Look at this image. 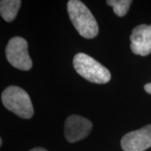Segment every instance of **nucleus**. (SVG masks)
Here are the masks:
<instances>
[{"instance_id":"nucleus-1","label":"nucleus","mask_w":151,"mask_h":151,"mask_svg":"<svg viewBox=\"0 0 151 151\" xmlns=\"http://www.w3.org/2000/svg\"><path fill=\"white\" fill-rule=\"evenodd\" d=\"M67 12L70 21L80 35L86 39H93L97 36L99 31L97 20L81 1H68Z\"/></svg>"},{"instance_id":"nucleus-2","label":"nucleus","mask_w":151,"mask_h":151,"mask_svg":"<svg viewBox=\"0 0 151 151\" xmlns=\"http://www.w3.org/2000/svg\"><path fill=\"white\" fill-rule=\"evenodd\" d=\"M76 71L86 80L96 84H104L110 81V71L97 60L85 53H78L73 58Z\"/></svg>"},{"instance_id":"nucleus-3","label":"nucleus","mask_w":151,"mask_h":151,"mask_svg":"<svg viewBox=\"0 0 151 151\" xmlns=\"http://www.w3.org/2000/svg\"><path fill=\"white\" fill-rule=\"evenodd\" d=\"M2 103L10 112L22 119H31L34 115V108L30 97L21 87L10 86L2 92Z\"/></svg>"},{"instance_id":"nucleus-4","label":"nucleus","mask_w":151,"mask_h":151,"mask_svg":"<svg viewBox=\"0 0 151 151\" xmlns=\"http://www.w3.org/2000/svg\"><path fill=\"white\" fill-rule=\"evenodd\" d=\"M6 57L11 65L21 70L31 69L32 60L28 53V43L25 39L15 36L11 38L6 46Z\"/></svg>"},{"instance_id":"nucleus-5","label":"nucleus","mask_w":151,"mask_h":151,"mask_svg":"<svg viewBox=\"0 0 151 151\" xmlns=\"http://www.w3.org/2000/svg\"><path fill=\"white\" fill-rule=\"evenodd\" d=\"M92 128V124L90 120L79 115H70L65 122V139L70 143L81 140L89 135Z\"/></svg>"},{"instance_id":"nucleus-6","label":"nucleus","mask_w":151,"mask_h":151,"mask_svg":"<svg viewBox=\"0 0 151 151\" xmlns=\"http://www.w3.org/2000/svg\"><path fill=\"white\" fill-rule=\"evenodd\" d=\"M124 151H145L151 147V124L125 134L121 139Z\"/></svg>"},{"instance_id":"nucleus-7","label":"nucleus","mask_w":151,"mask_h":151,"mask_svg":"<svg viewBox=\"0 0 151 151\" xmlns=\"http://www.w3.org/2000/svg\"><path fill=\"white\" fill-rule=\"evenodd\" d=\"M130 48L133 53L145 56L151 53V24L135 27L130 35Z\"/></svg>"},{"instance_id":"nucleus-8","label":"nucleus","mask_w":151,"mask_h":151,"mask_svg":"<svg viewBox=\"0 0 151 151\" xmlns=\"http://www.w3.org/2000/svg\"><path fill=\"white\" fill-rule=\"evenodd\" d=\"M21 6L20 0H2L0 2V14L7 22L13 21Z\"/></svg>"},{"instance_id":"nucleus-9","label":"nucleus","mask_w":151,"mask_h":151,"mask_svg":"<svg viewBox=\"0 0 151 151\" xmlns=\"http://www.w3.org/2000/svg\"><path fill=\"white\" fill-rule=\"evenodd\" d=\"M107 4L113 8V11L119 17L124 16L129 9L132 4L130 0H108Z\"/></svg>"},{"instance_id":"nucleus-10","label":"nucleus","mask_w":151,"mask_h":151,"mask_svg":"<svg viewBox=\"0 0 151 151\" xmlns=\"http://www.w3.org/2000/svg\"><path fill=\"white\" fill-rule=\"evenodd\" d=\"M145 90L147 93L149 94H151V82L150 83H147L145 85Z\"/></svg>"},{"instance_id":"nucleus-11","label":"nucleus","mask_w":151,"mask_h":151,"mask_svg":"<svg viewBox=\"0 0 151 151\" xmlns=\"http://www.w3.org/2000/svg\"><path fill=\"white\" fill-rule=\"evenodd\" d=\"M29 151H47L45 149H44V148H41V147H37V148H35V149H33Z\"/></svg>"},{"instance_id":"nucleus-12","label":"nucleus","mask_w":151,"mask_h":151,"mask_svg":"<svg viewBox=\"0 0 151 151\" xmlns=\"http://www.w3.org/2000/svg\"><path fill=\"white\" fill-rule=\"evenodd\" d=\"M2 144H3V140L2 139H0V145H2Z\"/></svg>"}]
</instances>
